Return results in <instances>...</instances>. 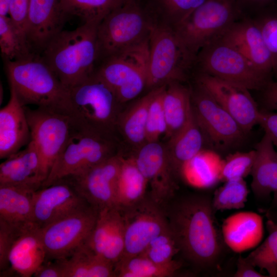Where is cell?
I'll list each match as a JSON object with an SVG mask.
<instances>
[{
	"instance_id": "1",
	"label": "cell",
	"mask_w": 277,
	"mask_h": 277,
	"mask_svg": "<svg viewBox=\"0 0 277 277\" xmlns=\"http://www.w3.org/2000/svg\"><path fill=\"white\" fill-rule=\"evenodd\" d=\"M164 207L169 228L184 256L199 268L216 265L225 243L217 228L212 197L204 194L175 196Z\"/></svg>"
},
{
	"instance_id": "2",
	"label": "cell",
	"mask_w": 277,
	"mask_h": 277,
	"mask_svg": "<svg viewBox=\"0 0 277 277\" xmlns=\"http://www.w3.org/2000/svg\"><path fill=\"white\" fill-rule=\"evenodd\" d=\"M99 24L85 23L73 30H63L39 55L69 89L94 73L98 58Z\"/></svg>"
},
{
	"instance_id": "3",
	"label": "cell",
	"mask_w": 277,
	"mask_h": 277,
	"mask_svg": "<svg viewBox=\"0 0 277 277\" xmlns=\"http://www.w3.org/2000/svg\"><path fill=\"white\" fill-rule=\"evenodd\" d=\"M5 63L10 88L22 106L34 105L70 115L69 89L39 56Z\"/></svg>"
},
{
	"instance_id": "4",
	"label": "cell",
	"mask_w": 277,
	"mask_h": 277,
	"mask_svg": "<svg viewBox=\"0 0 277 277\" xmlns=\"http://www.w3.org/2000/svg\"><path fill=\"white\" fill-rule=\"evenodd\" d=\"M70 115L78 125L115 138L121 104L113 90L93 74L69 89Z\"/></svg>"
},
{
	"instance_id": "5",
	"label": "cell",
	"mask_w": 277,
	"mask_h": 277,
	"mask_svg": "<svg viewBox=\"0 0 277 277\" xmlns=\"http://www.w3.org/2000/svg\"><path fill=\"white\" fill-rule=\"evenodd\" d=\"M196 60L172 28L153 25L149 37L146 88L185 82L195 67Z\"/></svg>"
},
{
	"instance_id": "6",
	"label": "cell",
	"mask_w": 277,
	"mask_h": 277,
	"mask_svg": "<svg viewBox=\"0 0 277 277\" xmlns=\"http://www.w3.org/2000/svg\"><path fill=\"white\" fill-rule=\"evenodd\" d=\"M152 27V21L140 2L124 1L97 26V65L105 58L149 38Z\"/></svg>"
},
{
	"instance_id": "7",
	"label": "cell",
	"mask_w": 277,
	"mask_h": 277,
	"mask_svg": "<svg viewBox=\"0 0 277 277\" xmlns=\"http://www.w3.org/2000/svg\"><path fill=\"white\" fill-rule=\"evenodd\" d=\"M118 153L116 138L83 128L74 122L68 141L41 187L81 174Z\"/></svg>"
},
{
	"instance_id": "8",
	"label": "cell",
	"mask_w": 277,
	"mask_h": 277,
	"mask_svg": "<svg viewBox=\"0 0 277 277\" xmlns=\"http://www.w3.org/2000/svg\"><path fill=\"white\" fill-rule=\"evenodd\" d=\"M149 50V37L96 65L94 74L113 90L121 104L134 98L146 88Z\"/></svg>"
},
{
	"instance_id": "9",
	"label": "cell",
	"mask_w": 277,
	"mask_h": 277,
	"mask_svg": "<svg viewBox=\"0 0 277 277\" xmlns=\"http://www.w3.org/2000/svg\"><path fill=\"white\" fill-rule=\"evenodd\" d=\"M239 12L234 0H206L173 29L188 50L196 56L202 48L222 36Z\"/></svg>"
},
{
	"instance_id": "10",
	"label": "cell",
	"mask_w": 277,
	"mask_h": 277,
	"mask_svg": "<svg viewBox=\"0 0 277 277\" xmlns=\"http://www.w3.org/2000/svg\"><path fill=\"white\" fill-rule=\"evenodd\" d=\"M205 73L248 90L265 89L269 77L256 68L234 48L220 39L202 48L195 67Z\"/></svg>"
},
{
	"instance_id": "11",
	"label": "cell",
	"mask_w": 277,
	"mask_h": 277,
	"mask_svg": "<svg viewBox=\"0 0 277 277\" xmlns=\"http://www.w3.org/2000/svg\"><path fill=\"white\" fill-rule=\"evenodd\" d=\"M24 109L31 141L39 156L40 173L44 182L68 141L74 122L70 114L53 109L39 107L31 109L27 106Z\"/></svg>"
},
{
	"instance_id": "12",
	"label": "cell",
	"mask_w": 277,
	"mask_h": 277,
	"mask_svg": "<svg viewBox=\"0 0 277 277\" xmlns=\"http://www.w3.org/2000/svg\"><path fill=\"white\" fill-rule=\"evenodd\" d=\"M98 213L96 208L88 204L41 228L46 259L56 260L70 256L90 235Z\"/></svg>"
},
{
	"instance_id": "13",
	"label": "cell",
	"mask_w": 277,
	"mask_h": 277,
	"mask_svg": "<svg viewBox=\"0 0 277 277\" xmlns=\"http://www.w3.org/2000/svg\"><path fill=\"white\" fill-rule=\"evenodd\" d=\"M120 211L125 230V249L121 259L142 253L153 238L169 227L164 206L155 202L149 194Z\"/></svg>"
},
{
	"instance_id": "14",
	"label": "cell",
	"mask_w": 277,
	"mask_h": 277,
	"mask_svg": "<svg viewBox=\"0 0 277 277\" xmlns=\"http://www.w3.org/2000/svg\"><path fill=\"white\" fill-rule=\"evenodd\" d=\"M191 104L198 125L214 147H229L246 134L232 116L197 83L191 90Z\"/></svg>"
},
{
	"instance_id": "15",
	"label": "cell",
	"mask_w": 277,
	"mask_h": 277,
	"mask_svg": "<svg viewBox=\"0 0 277 277\" xmlns=\"http://www.w3.org/2000/svg\"><path fill=\"white\" fill-rule=\"evenodd\" d=\"M150 188V196L165 205L175 196L177 176L172 166L165 145L147 142L133 156Z\"/></svg>"
},
{
	"instance_id": "16",
	"label": "cell",
	"mask_w": 277,
	"mask_h": 277,
	"mask_svg": "<svg viewBox=\"0 0 277 277\" xmlns=\"http://www.w3.org/2000/svg\"><path fill=\"white\" fill-rule=\"evenodd\" d=\"M196 83L232 116L245 134L258 124L261 111L249 90L203 72L197 75Z\"/></svg>"
},
{
	"instance_id": "17",
	"label": "cell",
	"mask_w": 277,
	"mask_h": 277,
	"mask_svg": "<svg viewBox=\"0 0 277 277\" xmlns=\"http://www.w3.org/2000/svg\"><path fill=\"white\" fill-rule=\"evenodd\" d=\"M122 158L118 153L81 174L65 178L71 181L90 205L98 210L115 207L116 186Z\"/></svg>"
},
{
	"instance_id": "18",
	"label": "cell",
	"mask_w": 277,
	"mask_h": 277,
	"mask_svg": "<svg viewBox=\"0 0 277 277\" xmlns=\"http://www.w3.org/2000/svg\"><path fill=\"white\" fill-rule=\"evenodd\" d=\"M88 204L71 181L64 178L34 192L32 222L43 228Z\"/></svg>"
},
{
	"instance_id": "19",
	"label": "cell",
	"mask_w": 277,
	"mask_h": 277,
	"mask_svg": "<svg viewBox=\"0 0 277 277\" xmlns=\"http://www.w3.org/2000/svg\"><path fill=\"white\" fill-rule=\"evenodd\" d=\"M68 18L59 0H30L25 33L34 55L41 54L52 38L63 30Z\"/></svg>"
},
{
	"instance_id": "20",
	"label": "cell",
	"mask_w": 277,
	"mask_h": 277,
	"mask_svg": "<svg viewBox=\"0 0 277 277\" xmlns=\"http://www.w3.org/2000/svg\"><path fill=\"white\" fill-rule=\"evenodd\" d=\"M84 245L114 266L125 249V230L121 211L115 207L98 210L95 224Z\"/></svg>"
},
{
	"instance_id": "21",
	"label": "cell",
	"mask_w": 277,
	"mask_h": 277,
	"mask_svg": "<svg viewBox=\"0 0 277 277\" xmlns=\"http://www.w3.org/2000/svg\"><path fill=\"white\" fill-rule=\"evenodd\" d=\"M236 50L262 73L273 72L270 55L255 21L234 22L219 38Z\"/></svg>"
},
{
	"instance_id": "22",
	"label": "cell",
	"mask_w": 277,
	"mask_h": 277,
	"mask_svg": "<svg viewBox=\"0 0 277 277\" xmlns=\"http://www.w3.org/2000/svg\"><path fill=\"white\" fill-rule=\"evenodd\" d=\"M9 253L10 269L23 277L33 276L46 259L41 228L33 223L14 226Z\"/></svg>"
},
{
	"instance_id": "23",
	"label": "cell",
	"mask_w": 277,
	"mask_h": 277,
	"mask_svg": "<svg viewBox=\"0 0 277 277\" xmlns=\"http://www.w3.org/2000/svg\"><path fill=\"white\" fill-rule=\"evenodd\" d=\"M31 141L24 106L10 88V99L0 110V158L6 159Z\"/></svg>"
},
{
	"instance_id": "24",
	"label": "cell",
	"mask_w": 277,
	"mask_h": 277,
	"mask_svg": "<svg viewBox=\"0 0 277 277\" xmlns=\"http://www.w3.org/2000/svg\"><path fill=\"white\" fill-rule=\"evenodd\" d=\"M221 232L225 244L236 253L255 248L263 237V217L252 211H241L223 220Z\"/></svg>"
},
{
	"instance_id": "25",
	"label": "cell",
	"mask_w": 277,
	"mask_h": 277,
	"mask_svg": "<svg viewBox=\"0 0 277 277\" xmlns=\"http://www.w3.org/2000/svg\"><path fill=\"white\" fill-rule=\"evenodd\" d=\"M43 182L39 156L32 141L0 165V185H27L38 189Z\"/></svg>"
},
{
	"instance_id": "26",
	"label": "cell",
	"mask_w": 277,
	"mask_h": 277,
	"mask_svg": "<svg viewBox=\"0 0 277 277\" xmlns=\"http://www.w3.org/2000/svg\"><path fill=\"white\" fill-rule=\"evenodd\" d=\"M265 133L255 147V156L250 175L251 189L259 198L268 197L277 191V150Z\"/></svg>"
},
{
	"instance_id": "27",
	"label": "cell",
	"mask_w": 277,
	"mask_h": 277,
	"mask_svg": "<svg viewBox=\"0 0 277 277\" xmlns=\"http://www.w3.org/2000/svg\"><path fill=\"white\" fill-rule=\"evenodd\" d=\"M37 190L27 185H0V220L14 226L32 222L33 197Z\"/></svg>"
},
{
	"instance_id": "28",
	"label": "cell",
	"mask_w": 277,
	"mask_h": 277,
	"mask_svg": "<svg viewBox=\"0 0 277 277\" xmlns=\"http://www.w3.org/2000/svg\"><path fill=\"white\" fill-rule=\"evenodd\" d=\"M163 108L167 129L165 137L169 139L187 123L192 114L191 89L180 82L166 85Z\"/></svg>"
},
{
	"instance_id": "29",
	"label": "cell",
	"mask_w": 277,
	"mask_h": 277,
	"mask_svg": "<svg viewBox=\"0 0 277 277\" xmlns=\"http://www.w3.org/2000/svg\"><path fill=\"white\" fill-rule=\"evenodd\" d=\"M203 134L192 114L186 125L168 140L166 146L177 177L181 175L183 166L202 149Z\"/></svg>"
},
{
	"instance_id": "30",
	"label": "cell",
	"mask_w": 277,
	"mask_h": 277,
	"mask_svg": "<svg viewBox=\"0 0 277 277\" xmlns=\"http://www.w3.org/2000/svg\"><path fill=\"white\" fill-rule=\"evenodd\" d=\"M148 182L133 156H123L116 192L115 207L124 210L141 201L147 194Z\"/></svg>"
},
{
	"instance_id": "31",
	"label": "cell",
	"mask_w": 277,
	"mask_h": 277,
	"mask_svg": "<svg viewBox=\"0 0 277 277\" xmlns=\"http://www.w3.org/2000/svg\"><path fill=\"white\" fill-rule=\"evenodd\" d=\"M65 277H114V265L83 244L68 258L61 259Z\"/></svg>"
},
{
	"instance_id": "32",
	"label": "cell",
	"mask_w": 277,
	"mask_h": 277,
	"mask_svg": "<svg viewBox=\"0 0 277 277\" xmlns=\"http://www.w3.org/2000/svg\"><path fill=\"white\" fill-rule=\"evenodd\" d=\"M158 88L136 101L128 109L120 113L117 123L118 129L130 144L141 147L146 143V127L150 103Z\"/></svg>"
},
{
	"instance_id": "33",
	"label": "cell",
	"mask_w": 277,
	"mask_h": 277,
	"mask_svg": "<svg viewBox=\"0 0 277 277\" xmlns=\"http://www.w3.org/2000/svg\"><path fill=\"white\" fill-rule=\"evenodd\" d=\"M206 1L148 0L144 7L153 25H163L174 28Z\"/></svg>"
},
{
	"instance_id": "34",
	"label": "cell",
	"mask_w": 277,
	"mask_h": 277,
	"mask_svg": "<svg viewBox=\"0 0 277 277\" xmlns=\"http://www.w3.org/2000/svg\"><path fill=\"white\" fill-rule=\"evenodd\" d=\"M223 160L215 152L202 149L183 166L181 175L197 186H208L220 181Z\"/></svg>"
},
{
	"instance_id": "35",
	"label": "cell",
	"mask_w": 277,
	"mask_h": 277,
	"mask_svg": "<svg viewBox=\"0 0 277 277\" xmlns=\"http://www.w3.org/2000/svg\"><path fill=\"white\" fill-rule=\"evenodd\" d=\"M181 267L176 260L167 264L156 263L143 254L120 260L114 265L117 277H169L174 276Z\"/></svg>"
},
{
	"instance_id": "36",
	"label": "cell",
	"mask_w": 277,
	"mask_h": 277,
	"mask_svg": "<svg viewBox=\"0 0 277 277\" xmlns=\"http://www.w3.org/2000/svg\"><path fill=\"white\" fill-rule=\"evenodd\" d=\"M0 48L5 61L34 57L25 33L8 16L0 15Z\"/></svg>"
},
{
	"instance_id": "37",
	"label": "cell",
	"mask_w": 277,
	"mask_h": 277,
	"mask_svg": "<svg viewBox=\"0 0 277 277\" xmlns=\"http://www.w3.org/2000/svg\"><path fill=\"white\" fill-rule=\"evenodd\" d=\"M63 12L85 23H100L121 3L118 0H59Z\"/></svg>"
},
{
	"instance_id": "38",
	"label": "cell",
	"mask_w": 277,
	"mask_h": 277,
	"mask_svg": "<svg viewBox=\"0 0 277 277\" xmlns=\"http://www.w3.org/2000/svg\"><path fill=\"white\" fill-rule=\"evenodd\" d=\"M266 226L268 236L245 259L255 267L266 270L268 276L277 277V221L268 219Z\"/></svg>"
},
{
	"instance_id": "39",
	"label": "cell",
	"mask_w": 277,
	"mask_h": 277,
	"mask_svg": "<svg viewBox=\"0 0 277 277\" xmlns=\"http://www.w3.org/2000/svg\"><path fill=\"white\" fill-rule=\"evenodd\" d=\"M248 194L249 190L244 179L226 181L214 193L212 197L213 208L215 212L243 208Z\"/></svg>"
},
{
	"instance_id": "40",
	"label": "cell",
	"mask_w": 277,
	"mask_h": 277,
	"mask_svg": "<svg viewBox=\"0 0 277 277\" xmlns=\"http://www.w3.org/2000/svg\"><path fill=\"white\" fill-rule=\"evenodd\" d=\"M180 252L176 241L169 227L153 238L141 253L160 264L173 262V257Z\"/></svg>"
},
{
	"instance_id": "41",
	"label": "cell",
	"mask_w": 277,
	"mask_h": 277,
	"mask_svg": "<svg viewBox=\"0 0 277 277\" xmlns=\"http://www.w3.org/2000/svg\"><path fill=\"white\" fill-rule=\"evenodd\" d=\"M166 85L158 88L150 103L146 127V143L157 142L160 136L166 133L167 125L163 108Z\"/></svg>"
},
{
	"instance_id": "42",
	"label": "cell",
	"mask_w": 277,
	"mask_h": 277,
	"mask_svg": "<svg viewBox=\"0 0 277 277\" xmlns=\"http://www.w3.org/2000/svg\"><path fill=\"white\" fill-rule=\"evenodd\" d=\"M255 156V150L229 154L223 160L220 181L225 182L247 177L251 173Z\"/></svg>"
},
{
	"instance_id": "43",
	"label": "cell",
	"mask_w": 277,
	"mask_h": 277,
	"mask_svg": "<svg viewBox=\"0 0 277 277\" xmlns=\"http://www.w3.org/2000/svg\"><path fill=\"white\" fill-rule=\"evenodd\" d=\"M255 21L270 55L273 72L277 74V14L264 15Z\"/></svg>"
},
{
	"instance_id": "44",
	"label": "cell",
	"mask_w": 277,
	"mask_h": 277,
	"mask_svg": "<svg viewBox=\"0 0 277 277\" xmlns=\"http://www.w3.org/2000/svg\"><path fill=\"white\" fill-rule=\"evenodd\" d=\"M14 235V227L0 220V269L6 271L9 268V253Z\"/></svg>"
},
{
	"instance_id": "45",
	"label": "cell",
	"mask_w": 277,
	"mask_h": 277,
	"mask_svg": "<svg viewBox=\"0 0 277 277\" xmlns=\"http://www.w3.org/2000/svg\"><path fill=\"white\" fill-rule=\"evenodd\" d=\"M29 3L30 0H11L9 7V17L24 33Z\"/></svg>"
},
{
	"instance_id": "46",
	"label": "cell",
	"mask_w": 277,
	"mask_h": 277,
	"mask_svg": "<svg viewBox=\"0 0 277 277\" xmlns=\"http://www.w3.org/2000/svg\"><path fill=\"white\" fill-rule=\"evenodd\" d=\"M258 124L277 147V113L261 111Z\"/></svg>"
},
{
	"instance_id": "47",
	"label": "cell",
	"mask_w": 277,
	"mask_h": 277,
	"mask_svg": "<svg viewBox=\"0 0 277 277\" xmlns=\"http://www.w3.org/2000/svg\"><path fill=\"white\" fill-rule=\"evenodd\" d=\"M35 277H65L60 260L54 263H43L33 274Z\"/></svg>"
},
{
	"instance_id": "48",
	"label": "cell",
	"mask_w": 277,
	"mask_h": 277,
	"mask_svg": "<svg viewBox=\"0 0 277 277\" xmlns=\"http://www.w3.org/2000/svg\"><path fill=\"white\" fill-rule=\"evenodd\" d=\"M234 277H266L257 271L255 267L247 261L245 258L240 255L236 262V270L233 274Z\"/></svg>"
},
{
	"instance_id": "49",
	"label": "cell",
	"mask_w": 277,
	"mask_h": 277,
	"mask_svg": "<svg viewBox=\"0 0 277 277\" xmlns=\"http://www.w3.org/2000/svg\"><path fill=\"white\" fill-rule=\"evenodd\" d=\"M264 89V102L266 107L277 110V81L270 82Z\"/></svg>"
},
{
	"instance_id": "50",
	"label": "cell",
	"mask_w": 277,
	"mask_h": 277,
	"mask_svg": "<svg viewBox=\"0 0 277 277\" xmlns=\"http://www.w3.org/2000/svg\"><path fill=\"white\" fill-rule=\"evenodd\" d=\"M274 0H234L240 12L242 8L259 10L271 5Z\"/></svg>"
},
{
	"instance_id": "51",
	"label": "cell",
	"mask_w": 277,
	"mask_h": 277,
	"mask_svg": "<svg viewBox=\"0 0 277 277\" xmlns=\"http://www.w3.org/2000/svg\"><path fill=\"white\" fill-rule=\"evenodd\" d=\"M11 0H0V15L8 16Z\"/></svg>"
},
{
	"instance_id": "52",
	"label": "cell",
	"mask_w": 277,
	"mask_h": 277,
	"mask_svg": "<svg viewBox=\"0 0 277 277\" xmlns=\"http://www.w3.org/2000/svg\"><path fill=\"white\" fill-rule=\"evenodd\" d=\"M262 211L264 212L267 219H271L273 221H277V209L270 210L267 209L262 210Z\"/></svg>"
},
{
	"instance_id": "53",
	"label": "cell",
	"mask_w": 277,
	"mask_h": 277,
	"mask_svg": "<svg viewBox=\"0 0 277 277\" xmlns=\"http://www.w3.org/2000/svg\"><path fill=\"white\" fill-rule=\"evenodd\" d=\"M277 150V147H275ZM268 209L276 210L277 209V191L273 193V197Z\"/></svg>"
},
{
	"instance_id": "54",
	"label": "cell",
	"mask_w": 277,
	"mask_h": 277,
	"mask_svg": "<svg viewBox=\"0 0 277 277\" xmlns=\"http://www.w3.org/2000/svg\"><path fill=\"white\" fill-rule=\"evenodd\" d=\"M121 3H122L124 2V0H118Z\"/></svg>"
},
{
	"instance_id": "55",
	"label": "cell",
	"mask_w": 277,
	"mask_h": 277,
	"mask_svg": "<svg viewBox=\"0 0 277 277\" xmlns=\"http://www.w3.org/2000/svg\"><path fill=\"white\" fill-rule=\"evenodd\" d=\"M125 1H126V0H124V2ZM132 1H137V2H141V0H132Z\"/></svg>"
}]
</instances>
